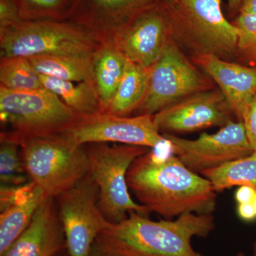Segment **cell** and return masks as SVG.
Returning a JSON list of instances; mask_svg holds the SVG:
<instances>
[{
	"mask_svg": "<svg viewBox=\"0 0 256 256\" xmlns=\"http://www.w3.org/2000/svg\"><path fill=\"white\" fill-rule=\"evenodd\" d=\"M127 183L140 204L164 220L213 214L217 195L210 182L173 154L150 149L131 165Z\"/></svg>",
	"mask_w": 256,
	"mask_h": 256,
	"instance_id": "obj_1",
	"label": "cell"
},
{
	"mask_svg": "<svg viewBox=\"0 0 256 256\" xmlns=\"http://www.w3.org/2000/svg\"><path fill=\"white\" fill-rule=\"evenodd\" d=\"M215 228L213 214H188L153 220L132 212L98 236L90 256H202L192 240L206 238Z\"/></svg>",
	"mask_w": 256,
	"mask_h": 256,
	"instance_id": "obj_2",
	"label": "cell"
},
{
	"mask_svg": "<svg viewBox=\"0 0 256 256\" xmlns=\"http://www.w3.org/2000/svg\"><path fill=\"white\" fill-rule=\"evenodd\" d=\"M170 34L194 56L227 60L237 54L238 30L224 16L220 0H166Z\"/></svg>",
	"mask_w": 256,
	"mask_h": 256,
	"instance_id": "obj_3",
	"label": "cell"
},
{
	"mask_svg": "<svg viewBox=\"0 0 256 256\" xmlns=\"http://www.w3.org/2000/svg\"><path fill=\"white\" fill-rule=\"evenodd\" d=\"M1 140L20 146L26 174L47 196L56 198L88 174L86 148L74 146L60 134L15 138L1 133Z\"/></svg>",
	"mask_w": 256,
	"mask_h": 256,
	"instance_id": "obj_4",
	"label": "cell"
},
{
	"mask_svg": "<svg viewBox=\"0 0 256 256\" xmlns=\"http://www.w3.org/2000/svg\"><path fill=\"white\" fill-rule=\"evenodd\" d=\"M0 33L1 58L42 55L92 56L104 42L92 28L56 20H22Z\"/></svg>",
	"mask_w": 256,
	"mask_h": 256,
	"instance_id": "obj_5",
	"label": "cell"
},
{
	"mask_svg": "<svg viewBox=\"0 0 256 256\" xmlns=\"http://www.w3.org/2000/svg\"><path fill=\"white\" fill-rule=\"evenodd\" d=\"M149 150L109 143H92L86 148L88 173L98 188L99 206L110 223L122 222L132 212L149 216L150 210L133 200L127 183L131 165Z\"/></svg>",
	"mask_w": 256,
	"mask_h": 256,
	"instance_id": "obj_6",
	"label": "cell"
},
{
	"mask_svg": "<svg viewBox=\"0 0 256 256\" xmlns=\"http://www.w3.org/2000/svg\"><path fill=\"white\" fill-rule=\"evenodd\" d=\"M80 116L47 89L18 90L0 86V118L12 131L10 137H34L60 134Z\"/></svg>",
	"mask_w": 256,
	"mask_h": 256,
	"instance_id": "obj_7",
	"label": "cell"
},
{
	"mask_svg": "<svg viewBox=\"0 0 256 256\" xmlns=\"http://www.w3.org/2000/svg\"><path fill=\"white\" fill-rule=\"evenodd\" d=\"M210 79L185 56L170 36L159 60L150 68L146 95L136 114H154L188 96L210 90Z\"/></svg>",
	"mask_w": 256,
	"mask_h": 256,
	"instance_id": "obj_8",
	"label": "cell"
},
{
	"mask_svg": "<svg viewBox=\"0 0 256 256\" xmlns=\"http://www.w3.org/2000/svg\"><path fill=\"white\" fill-rule=\"evenodd\" d=\"M56 198L68 256H90L98 236L110 225L98 204V188L90 174Z\"/></svg>",
	"mask_w": 256,
	"mask_h": 256,
	"instance_id": "obj_9",
	"label": "cell"
},
{
	"mask_svg": "<svg viewBox=\"0 0 256 256\" xmlns=\"http://www.w3.org/2000/svg\"><path fill=\"white\" fill-rule=\"evenodd\" d=\"M60 134L76 146L114 143L154 149L166 140L154 124L153 114L122 117L100 112L80 118Z\"/></svg>",
	"mask_w": 256,
	"mask_h": 256,
	"instance_id": "obj_10",
	"label": "cell"
},
{
	"mask_svg": "<svg viewBox=\"0 0 256 256\" xmlns=\"http://www.w3.org/2000/svg\"><path fill=\"white\" fill-rule=\"evenodd\" d=\"M162 134L171 142L173 154L200 174L254 152L240 121H230L217 132H203L195 140Z\"/></svg>",
	"mask_w": 256,
	"mask_h": 256,
	"instance_id": "obj_11",
	"label": "cell"
},
{
	"mask_svg": "<svg viewBox=\"0 0 256 256\" xmlns=\"http://www.w3.org/2000/svg\"><path fill=\"white\" fill-rule=\"evenodd\" d=\"M112 30L111 42L128 60L146 68L158 62L171 36L164 6L156 3L133 13Z\"/></svg>",
	"mask_w": 256,
	"mask_h": 256,
	"instance_id": "obj_12",
	"label": "cell"
},
{
	"mask_svg": "<svg viewBox=\"0 0 256 256\" xmlns=\"http://www.w3.org/2000/svg\"><path fill=\"white\" fill-rule=\"evenodd\" d=\"M233 116L220 89L197 92L153 114L160 132L171 134L222 128Z\"/></svg>",
	"mask_w": 256,
	"mask_h": 256,
	"instance_id": "obj_13",
	"label": "cell"
},
{
	"mask_svg": "<svg viewBox=\"0 0 256 256\" xmlns=\"http://www.w3.org/2000/svg\"><path fill=\"white\" fill-rule=\"evenodd\" d=\"M66 249L56 198L40 205L28 228L1 256H57Z\"/></svg>",
	"mask_w": 256,
	"mask_h": 256,
	"instance_id": "obj_14",
	"label": "cell"
},
{
	"mask_svg": "<svg viewBox=\"0 0 256 256\" xmlns=\"http://www.w3.org/2000/svg\"><path fill=\"white\" fill-rule=\"evenodd\" d=\"M194 62L218 86L237 121L256 94V68L215 56L194 57Z\"/></svg>",
	"mask_w": 256,
	"mask_h": 256,
	"instance_id": "obj_15",
	"label": "cell"
},
{
	"mask_svg": "<svg viewBox=\"0 0 256 256\" xmlns=\"http://www.w3.org/2000/svg\"><path fill=\"white\" fill-rule=\"evenodd\" d=\"M48 196L30 181L20 190L15 201L0 214V256L28 228L40 205Z\"/></svg>",
	"mask_w": 256,
	"mask_h": 256,
	"instance_id": "obj_16",
	"label": "cell"
},
{
	"mask_svg": "<svg viewBox=\"0 0 256 256\" xmlns=\"http://www.w3.org/2000/svg\"><path fill=\"white\" fill-rule=\"evenodd\" d=\"M127 58L112 42H104L92 56V70L102 112L110 105L126 69Z\"/></svg>",
	"mask_w": 256,
	"mask_h": 256,
	"instance_id": "obj_17",
	"label": "cell"
},
{
	"mask_svg": "<svg viewBox=\"0 0 256 256\" xmlns=\"http://www.w3.org/2000/svg\"><path fill=\"white\" fill-rule=\"evenodd\" d=\"M42 85L63 101L80 117L102 112L100 100L94 82H80L60 80L40 75Z\"/></svg>",
	"mask_w": 256,
	"mask_h": 256,
	"instance_id": "obj_18",
	"label": "cell"
},
{
	"mask_svg": "<svg viewBox=\"0 0 256 256\" xmlns=\"http://www.w3.org/2000/svg\"><path fill=\"white\" fill-rule=\"evenodd\" d=\"M150 68L127 60L124 76L117 92L104 112L128 117L136 112L146 95Z\"/></svg>",
	"mask_w": 256,
	"mask_h": 256,
	"instance_id": "obj_19",
	"label": "cell"
},
{
	"mask_svg": "<svg viewBox=\"0 0 256 256\" xmlns=\"http://www.w3.org/2000/svg\"><path fill=\"white\" fill-rule=\"evenodd\" d=\"M92 56L42 55L28 58L40 75L80 82H94Z\"/></svg>",
	"mask_w": 256,
	"mask_h": 256,
	"instance_id": "obj_20",
	"label": "cell"
},
{
	"mask_svg": "<svg viewBox=\"0 0 256 256\" xmlns=\"http://www.w3.org/2000/svg\"><path fill=\"white\" fill-rule=\"evenodd\" d=\"M201 175L210 182L216 193L234 186H248L256 190V152Z\"/></svg>",
	"mask_w": 256,
	"mask_h": 256,
	"instance_id": "obj_21",
	"label": "cell"
},
{
	"mask_svg": "<svg viewBox=\"0 0 256 256\" xmlns=\"http://www.w3.org/2000/svg\"><path fill=\"white\" fill-rule=\"evenodd\" d=\"M1 86L18 90L44 88L31 62L26 57H3L0 63Z\"/></svg>",
	"mask_w": 256,
	"mask_h": 256,
	"instance_id": "obj_22",
	"label": "cell"
},
{
	"mask_svg": "<svg viewBox=\"0 0 256 256\" xmlns=\"http://www.w3.org/2000/svg\"><path fill=\"white\" fill-rule=\"evenodd\" d=\"M90 22L105 24L111 28L133 13L154 3L153 0H86Z\"/></svg>",
	"mask_w": 256,
	"mask_h": 256,
	"instance_id": "obj_23",
	"label": "cell"
},
{
	"mask_svg": "<svg viewBox=\"0 0 256 256\" xmlns=\"http://www.w3.org/2000/svg\"><path fill=\"white\" fill-rule=\"evenodd\" d=\"M1 184L20 186L30 182L24 166L21 148L18 143L1 140L0 146Z\"/></svg>",
	"mask_w": 256,
	"mask_h": 256,
	"instance_id": "obj_24",
	"label": "cell"
},
{
	"mask_svg": "<svg viewBox=\"0 0 256 256\" xmlns=\"http://www.w3.org/2000/svg\"><path fill=\"white\" fill-rule=\"evenodd\" d=\"M23 20H58L75 10L76 0H15Z\"/></svg>",
	"mask_w": 256,
	"mask_h": 256,
	"instance_id": "obj_25",
	"label": "cell"
},
{
	"mask_svg": "<svg viewBox=\"0 0 256 256\" xmlns=\"http://www.w3.org/2000/svg\"><path fill=\"white\" fill-rule=\"evenodd\" d=\"M234 24L238 30L237 54L256 68V14L240 12Z\"/></svg>",
	"mask_w": 256,
	"mask_h": 256,
	"instance_id": "obj_26",
	"label": "cell"
},
{
	"mask_svg": "<svg viewBox=\"0 0 256 256\" xmlns=\"http://www.w3.org/2000/svg\"><path fill=\"white\" fill-rule=\"evenodd\" d=\"M21 20L15 0H0V32L8 30Z\"/></svg>",
	"mask_w": 256,
	"mask_h": 256,
	"instance_id": "obj_27",
	"label": "cell"
},
{
	"mask_svg": "<svg viewBox=\"0 0 256 256\" xmlns=\"http://www.w3.org/2000/svg\"><path fill=\"white\" fill-rule=\"evenodd\" d=\"M242 122L252 150L256 152V94L246 107Z\"/></svg>",
	"mask_w": 256,
	"mask_h": 256,
	"instance_id": "obj_28",
	"label": "cell"
},
{
	"mask_svg": "<svg viewBox=\"0 0 256 256\" xmlns=\"http://www.w3.org/2000/svg\"><path fill=\"white\" fill-rule=\"evenodd\" d=\"M236 212L244 222H250L256 220V212L252 203L237 204Z\"/></svg>",
	"mask_w": 256,
	"mask_h": 256,
	"instance_id": "obj_29",
	"label": "cell"
},
{
	"mask_svg": "<svg viewBox=\"0 0 256 256\" xmlns=\"http://www.w3.org/2000/svg\"><path fill=\"white\" fill-rule=\"evenodd\" d=\"M256 194L255 188L248 186H238L235 192L237 204L252 203Z\"/></svg>",
	"mask_w": 256,
	"mask_h": 256,
	"instance_id": "obj_30",
	"label": "cell"
},
{
	"mask_svg": "<svg viewBox=\"0 0 256 256\" xmlns=\"http://www.w3.org/2000/svg\"><path fill=\"white\" fill-rule=\"evenodd\" d=\"M239 10L240 12L256 14V0H244Z\"/></svg>",
	"mask_w": 256,
	"mask_h": 256,
	"instance_id": "obj_31",
	"label": "cell"
},
{
	"mask_svg": "<svg viewBox=\"0 0 256 256\" xmlns=\"http://www.w3.org/2000/svg\"><path fill=\"white\" fill-rule=\"evenodd\" d=\"M228 2L230 10L234 11V10L238 9V8L240 9L244 0H228Z\"/></svg>",
	"mask_w": 256,
	"mask_h": 256,
	"instance_id": "obj_32",
	"label": "cell"
},
{
	"mask_svg": "<svg viewBox=\"0 0 256 256\" xmlns=\"http://www.w3.org/2000/svg\"><path fill=\"white\" fill-rule=\"evenodd\" d=\"M252 256H256V240L252 244Z\"/></svg>",
	"mask_w": 256,
	"mask_h": 256,
	"instance_id": "obj_33",
	"label": "cell"
},
{
	"mask_svg": "<svg viewBox=\"0 0 256 256\" xmlns=\"http://www.w3.org/2000/svg\"><path fill=\"white\" fill-rule=\"evenodd\" d=\"M233 256H246V255L244 252H237L236 254H235V255H234Z\"/></svg>",
	"mask_w": 256,
	"mask_h": 256,
	"instance_id": "obj_34",
	"label": "cell"
},
{
	"mask_svg": "<svg viewBox=\"0 0 256 256\" xmlns=\"http://www.w3.org/2000/svg\"><path fill=\"white\" fill-rule=\"evenodd\" d=\"M252 204H254V208H255L256 212V194L255 195V197H254V201L252 202Z\"/></svg>",
	"mask_w": 256,
	"mask_h": 256,
	"instance_id": "obj_35",
	"label": "cell"
},
{
	"mask_svg": "<svg viewBox=\"0 0 256 256\" xmlns=\"http://www.w3.org/2000/svg\"><path fill=\"white\" fill-rule=\"evenodd\" d=\"M57 256H63V255H62V254H60V255Z\"/></svg>",
	"mask_w": 256,
	"mask_h": 256,
	"instance_id": "obj_36",
	"label": "cell"
}]
</instances>
